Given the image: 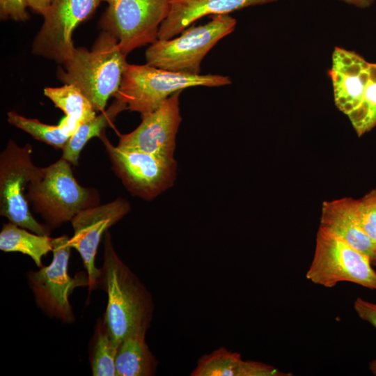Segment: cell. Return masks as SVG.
<instances>
[{
	"mask_svg": "<svg viewBox=\"0 0 376 376\" xmlns=\"http://www.w3.org/2000/svg\"><path fill=\"white\" fill-rule=\"evenodd\" d=\"M100 270L98 285L108 298L103 321L118 347L127 336L147 332L154 304L150 292L116 253L108 230L104 236L103 264Z\"/></svg>",
	"mask_w": 376,
	"mask_h": 376,
	"instance_id": "cell-1",
	"label": "cell"
},
{
	"mask_svg": "<svg viewBox=\"0 0 376 376\" xmlns=\"http://www.w3.org/2000/svg\"><path fill=\"white\" fill-rule=\"evenodd\" d=\"M126 55L117 38L102 31L91 50L75 49L71 58L58 70L59 79L77 86L90 100L96 112H102L109 98L118 92L127 65Z\"/></svg>",
	"mask_w": 376,
	"mask_h": 376,
	"instance_id": "cell-2",
	"label": "cell"
},
{
	"mask_svg": "<svg viewBox=\"0 0 376 376\" xmlns=\"http://www.w3.org/2000/svg\"><path fill=\"white\" fill-rule=\"evenodd\" d=\"M336 107L349 118L358 136L376 125V63L336 47L329 70Z\"/></svg>",
	"mask_w": 376,
	"mask_h": 376,
	"instance_id": "cell-3",
	"label": "cell"
},
{
	"mask_svg": "<svg viewBox=\"0 0 376 376\" xmlns=\"http://www.w3.org/2000/svg\"><path fill=\"white\" fill-rule=\"evenodd\" d=\"M26 198L52 230L71 221L81 210L97 205V191L81 186L75 178L71 164L63 158L46 167L27 187Z\"/></svg>",
	"mask_w": 376,
	"mask_h": 376,
	"instance_id": "cell-4",
	"label": "cell"
},
{
	"mask_svg": "<svg viewBox=\"0 0 376 376\" xmlns=\"http://www.w3.org/2000/svg\"><path fill=\"white\" fill-rule=\"evenodd\" d=\"M232 83L228 76L192 75L156 68L148 64H127L116 99L127 109L141 115L159 107L169 97L183 89L195 87H219Z\"/></svg>",
	"mask_w": 376,
	"mask_h": 376,
	"instance_id": "cell-5",
	"label": "cell"
},
{
	"mask_svg": "<svg viewBox=\"0 0 376 376\" xmlns=\"http://www.w3.org/2000/svg\"><path fill=\"white\" fill-rule=\"evenodd\" d=\"M211 17L205 24L187 27L180 36L156 40L146 51V63L164 70L200 75L203 58L219 40L234 31L237 24L229 15Z\"/></svg>",
	"mask_w": 376,
	"mask_h": 376,
	"instance_id": "cell-6",
	"label": "cell"
},
{
	"mask_svg": "<svg viewBox=\"0 0 376 376\" xmlns=\"http://www.w3.org/2000/svg\"><path fill=\"white\" fill-rule=\"evenodd\" d=\"M306 276L312 283L325 288H333L338 283L347 281L376 290V272L370 259L320 226Z\"/></svg>",
	"mask_w": 376,
	"mask_h": 376,
	"instance_id": "cell-7",
	"label": "cell"
},
{
	"mask_svg": "<svg viewBox=\"0 0 376 376\" xmlns=\"http://www.w3.org/2000/svg\"><path fill=\"white\" fill-rule=\"evenodd\" d=\"M41 167L32 160V146L10 140L0 155V214L31 232L49 235L52 230L32 215L24 190Z\"/></svg>",
	"mask_w": 376,
	"mask_h": 376,
	"instance_id": "cell-8",
	"label": "cell"
},
{
	"mask_svg": "<svg viewBox=\"0 0 376 376\" xmlns=\"http://www.w3.org/2000/svg\"><path fill=\"white\" fill-rule=\"evenodd\" d=\"M104 1L108 8L102 26L117 38L123 53L158 40L160 25L169 12V0Z\"/></svg>",
	"mask_w": 376,
	"mask_h": 376,
	"instance_id": "cell-9",
	"label": "cell"
},
{
	"mask_svg": "<svg viewBox=\"0 0 376 376\" xmlns=\"http://www.w3.org/2000/svg\"><path fill=\"white\" fill-rule=\"evenodd\" d=\"M70 238L62 235L53 238V258L48 266L27 274V280L35 300L44 313L65 323L75 320L69 297L79 285H88V278H72L68 267L72 247Z\"/></svg>",
	"mask_w": 376,
	"mask_h": 376,
	"instance_id": "cell-10",
	"label": "cell"
},
{
	"mask_svg": "<svg viewBox=\"0 0 376 376\" xmlns=\"http://www.w3.org/2000/svg\"><path fill=\"white\" fill-rule=\"evenodd\" d=\"M102 140L112 168L127 189L144 200H152L171 187L176 177L177 163L139 150L114 146L104 132Z\"/></svg>",
	"mask_w": 376,
	"mask_h": 376,
	"instance_id": "cell-11",
	"label": "cell"
},
{
	"mask_svg": "<svg viewBox=\"0 0 376 376\" xmlns=\"http://www.w3.org/2000/svg\"><path fill=\"white\" fill-rule=\"evenodd\" d=\"M100 2V0H52L33 41L32 52L59 64L71 58L75 49L72 38L73 31L94 12Z\"/></svg>",
	"mask_w": 376,
	"mask_h": 376,
	"instance_id": "cell-12",
	"label": "cell"
},
{
	"mask_svg": "<svg viewBox=\"0 0 376 376\" xmlns=\"http://www.w3.org/2000/svg\"><path fill=\"white\" fill-rule=\"evenodd\" d=\"M130 203L118 198L104 205L81 210L72 219L73 235L69 240L72 249L79 253L88 281L89 291L99 283L100 269L95 259L100 242L108 229L122 219L130 211Z\"/></svg>",
	"mask_w": 376,
	"mask_h": 376,
	"instance_id": "cell-13",
	"label": "cell"
},
{
	"mask_svg": "<svg viewBox=\"0 0 376 376\" xmlns=\"http://www.w3.org/2000/svg\"><path fill=\"white\" fill-rule=\"evenodd\" d=\"M181 91L169 97L155 111L141 115V122L132 132L120 136L117 146L173 160L176 135L182 121L179 96Z\"/></svg>",
	"mask_w": 376,
	"mask_h": 376,
	"instance_id": "cell-14",
	"label": "cell"
},
{
	"mask_svg": "<svg viewBox=\"0 0 376 376\" xmlns=\"http://www.w3.org/2000/svg\"><path fill=\"white\" fill-rule=\"evenodd\" d=\"M277 0H169V12L160 25L158 40H169L206 15H228Z\"/></svg>",
	"mask_w": 376,
	"mask_h": 376,
	"instance_id": "cell-15",
	"label": "cell"
},
{
	"mask_svg": "<svg viewBox=\"0 0 376 376\" xmlns=\"http://www.w3.org/2000/svg\"><path fill=\"white\" fill-rule=\"evenodd\" d=\"M356 201L357 199L347 197L324 201L320 227L340 237L376 266V242L365 232L357 219Z\"/></svg>",
	"mask_w": 376,
	"mask_h": 376,
	"instance_id": "cell-16",
	"label": "cell"
},
{
	"mask_svg": "<svg viewBox=\"0 0 376 376\" xmlns=\"http://www.w3.org/2000/svg\"><path fill=\"white\" fill-rule=\"evenodd\" d=\"M191 376H290L276 368L259 361H246L235 352L221 347L204 354Z\"/></svg>",
	"mask_w": 376,
	"mask_h": 376,
	"instance_id": "cell-17",
	"label": "cell"
},
{
	"mask_svg": "<svg viewBox=\"0 0 376 376\" xmlns=\"http://www.w3.org/2000/svg\"><path fill=\"white\" fill-rule=\"evenodd\" d=\"M146 334H132L120 343L115 358L116 376L155 375L157 361L146 342Z\"/></svg>",
	"mask_w": 376,
	"mask_h": 376,
	"instance_id": "cell-18",
	"label": "cell"
},
{
	"mask_svg": "<svg viewBox=\"0 0 376 376\" xmlns=\"http://www.w3.org/2000/svg\"><path fill=\"white\" fill-rule=\"evenodd\" d=\"M44 94L65 114L59 123L71 136L80 125L96 116L90 100L75 85L65 84L61 87H47Z\"/></svg>",
	"mask_w": 376,
	"mask_h": 376,
	"instance_id": "cell-19",
	"label": "cell"
},
{
	"mask_svg": "<svg viewBox=\"0 0 376 376\" xmlns=\"http://www.w3.org/2000/svg\"><path fill=\"white\" fill-rule=\"evenodd\" d=\"M26 230L10 222L4 224L0 232V249L27 255L40 268L42 267V257L52 251L53 238Z\"/></svg>",
	"mask_w": 376,
	"mask_h": 376,
	"instance_id": "cell-20",
	"label": "cell"
},
{
	"mask_svg": "<svg viewBox=\"0 0 376 376\" xmlns=\"http://www.w3.org/2000/svg\"><path fill=\"white\" fill-rule=\"evenodd\" d=\"M125 109H127V105L120 100L116 99L107 110L80 125L63 148L61 157L71 164L77 166L80 153L87 142L92 138L97 136L100 138L104 129Z\"/></svg>",
	"mask_w": 376,
	"mask_h": 376,
	"instance_id": "cell-21",
	"label": "cell"
},
{
	"mask_svg": "<svg viewBox=\"0 0 376 376\" xmlns=\"http://www.w3.org/2000/svg\"><path fill=\"white\" fill-rule=\"evenodd\" d=\"M117 348L109 335L103 319H99L92 339L90 355L93 376H116L115 358Z\"/></svg>",
	"mask_w": 376,
	"mask_h": 376,
	"instance_id": "cell-22",
	"label": "cell"
},
{
	"mask_svg": "<svg viewBox=\"0 0 376 376\" xmlns=\"http://www.w3.org/2000/svg\"><path fill=\"white\" fill-rule=\"evenodd\" d=\"M7 116L10 125L56 149L63 150L71 136L70 133L60 123L56 125L45 124L38 119L26 118L15 111H9Z\"/></svg>",
	"mask_w": 376,
	"mask_h": 376,
	"instance_id": "cell-23",
	"label": "cell"
},
{
	"mask_svg": "<svg viewBox=\"0 0 376 376\" xmlns=\"http://www.w3.org/2000/svg\"><path fill=\"white\" fill-rule=\"evenodd\" d=\"M356 214L363 229L376 242V189L357 199Z\"/></svg>",
	"mask_w": 376,
	"mask_h": 376,
	"instance_id": "cell-24",
	"label": "cell"
},
{
	"mask_svg": "<svg viewBox=\"0 0 376 376\" xmlns=\"http://www.w3.org/2000/svg\"><path fill=\"white\" fill-rule=\"evenodd\" d=\"M26 0H0L1 17L25 21L29 17L26 10Z\"/></svg>",
	"mask_w": 376,
	"mask_h": 376,
	"instance_id": "cell-25",
	"label": "cell"
},
{
	"mask_svg": "<svg viewBox=\"0 0 376 376\" xmlns=\"http://www.w3.org/2000/svg\"><path fill=\"white\" fill-rule=\"evenodd\" d=\"M354 308L361 320L368 322L376 329V303L358 297L354 302Z\"/></svg>",
	"mask_w": 376,
	"mask_h": 376,
	"instance_id": "cell-26",
	"label": "cell"
},
{
	"mask_svg": "<svg viewBox=\"0 0 376 376\" xmlns=\"http://www.w3.org/2000/svg\"><path fill=\"white\" fill-rule=\"evenodd\" d=\"M52 0H26L27 6L36 13L45 15L50 6Z\"/></svg>",
	"mask_w": 376,
	"mask_h": 376,
	"instance_id": "cell-27",
	"label": "cell"
},
{
	"mask_svg": "<svg viewBox=\"0 0 376 376\" xmlns=\"http://www.w3.org/2000/svg\"><path fill=\"white\" fill-rule=\"evenodd\" d=\"M344 3L354 6L359 8H366L370 7L375 0H340Z\"/></svg>",
	"mask_w": 376,
	"mask_h": 376,
	"instance_id": "cell-28",
	"label": "cell"
},
{
	"mask_svg": "<svg viewBox=\"0 0 376 376\" xmlns=\"http://www.w3.org/2000/svg\"><path fill=\"white\" fill-rule=\"evenodd\" d=\"M369 369L373 375H376V358L370 362Z\"/></svg>",
	"mask_w": 376,
	"mask_h": 376,
	"instance_id": "cell-29",
	"label": "cell"
}]
</instances>
